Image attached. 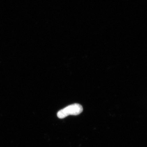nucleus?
<instances>
[{
  "mask_svg": "<svg viewBox=\"0 0 147 147\" xmlns=\"http://www.w3.org/2000/svg\"><path fill=\"white\" fill-rule=\"evenodd\" d=\"M82 105L78 103H74L68 105L59 111L57 114L58 118L63 119L69 115H78L83 112Z\"/></svg>",
  "mask_w": 147,
  "mask_h": 147,
  "instance_id": "f257e3e1",
  "label": "nucleus"
}]
</instances>
